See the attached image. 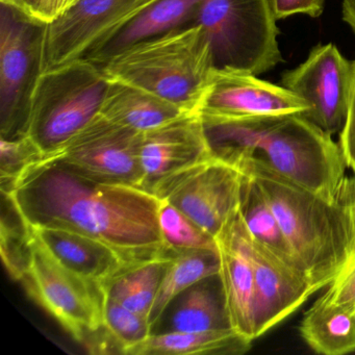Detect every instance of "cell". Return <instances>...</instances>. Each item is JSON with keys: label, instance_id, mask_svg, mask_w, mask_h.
<instances>
[{"label": "cell", "instance_id": "cell-1", "mask_svg": "<svg viewBox=\"0 0 355 355\" xmlns=\"http://www.w3.org/2000/svg\"><path fill=\"white\" fill-rule=\"evenodd\" d=\"M1 192L31 227L86 234L130 265L169 257L159 230L161 199L144 189L93 180L43 159Z\"/></svg>", "mask_w": 355, "mask_h": 355}, {"label": "cell", "instance_id": "cell-2", "mask_svg": "<svg viewBox=\"0 0 355 355\" xmlns=\"http://www.w3.org/2000/svg\"><path fill=\"white\" fill-rule=\"evenodd\" d=\"M241 166L267 199L317 292L327 288L355 246L354 193L329 200L297 186L257 157Z\"/></svg>", "mask_w": 355, "mask_h": 355}, {"label": "cell", "instance_id": "cell-3", "mask_svg": "<svg viewBox=\"0 0 355 355\" xmlns=\"http://www.w3.org/2000/svg\"><path fill=\"white\" fill-rule=\"evenodd\" d=\"M98 66L109 80L138 87L190 113L215 72L211 44L199 24L137 43Z\"/></svg>", "mask_w": 355, "mask_h": 355}, {"label": "cell", "instance_id": "cell-4", "mask_svg": "<svg viewBox=\"0 0 355 355\" xmlns=\"http://www.w3.org/2000/svg\"><path fill=\"white\" fill-rule=\"evenodd\" d=\"M332 137L303 115L286 116L268 128L254 157L297 186L336 200L354 193L355 178Z\"/></svg>", "mask_w": 355, "mask_h": 355}, {"label": "cell", "instance_id": "cell-5", "mask_svg": "<svg viewBox=\"0 0 355 355\" xmlns=\"http://www.w3.org/2000/svg\"><path fill=\"white\" fill-rule=\"evenodd\" d=\"M109 84L103 69L85 59L42 72L33 95L28 136L44 157L98 115Z\"/></svg>", "mask_w": 355, "mask_h": 355}, {"label": "cell", "instance_id": "cell-6", "mask_svg": "<svg viewBox=\"0 0 355 355\" xmlns=\"http://www.w3.org/2000/svg\"><path fill=\"white\" fill-rule=\"evenodd\" d=\"M271 0H205L193 24L205 31L215 70L261 76L282 63Z\"/></svg>", "mask_w": 355, "mask_h": 355}, {"label": "cell", "instance_id": "cell-7", "mask_svg": "<svg viewBox=\"0 0 355 355\" xmlns=\"http://www.w3.org/2000/svg\"><path fill=\"white\" fill-rule=\"evenodd\" d=\"M46 24L1 5L0 139L28 136L31 105L42 74Z\"/></svg>", "mask_w": 355, "mask_h": 355}, {"label": "cell", "instance_id": "cell-8", "mask_svg": "<svg viewBox=\"0 0 355 355\" xmlns=\"http://www.w3.org/2000/svg\"><path fill=\"white\" fill-rule=\"evenodd\" d=\"M20 282L28 294L85 347L103 329V286L61 265L32 228L28 267Z\"/></svg>", "mask_w": 355, "mask_h": 355}, {"label": "cell", "instance_id": "cell-9", "mask_svg": "<svg viewBox=\"0 0 355 355\" xmlns=\"http://www.w3.org/2000/svg\"><path fill=\"white\" fill-rule=\"evenodd\" d=\"M141 141L142 132L98 114L61 149L43 159L60 162L93 180L143 189Z\"/></svg>", "mask_w": 355, "mask_h": 355}, {"label": "cell", "instance_id": "cell-10", "mask_svg": "<svg viewBox=\"0 0 355 355\" xmlns=\"http://www.w3.org/2000/svg\"><path fill=\"white\" fill-rule=\"evenodd\" d=\"M157 0H80L47 24L42 72L84 59Z\"/></svg>", "mask_w": 355, "mask_h": 355}, {"label": "cell", "instance_id": "cell-11", "mask_svg": "<svg viewBox=\"0 0 355 355\" xmlns=\"http://www.w3.org/2000/svg\"><path fill=\"white\" fill-rule=\"evenodd\" d=\"M245 170L221 159L203 162L170 178L153 192L217 236L240 207Z\"/></svg>", "mask_w": 355, "mask_h": 355}, {"label": "cell", "instance_id": "cell-12", "mask_svg": "<svg viewBox=\"0 0 355 355\" xmlns=\"http://www.w3.org/2000/svg\"><path fill=\"white\" fill-rule=\"evenodd\" d=\"M354 61L332 43L313 47L300 65L282 74V85L309 103L304 117L328 134H340L346 121Z\"/></svg>", "mask_w": 355, "mask_h": 355}, {"label": "cell", "instance_id": "cell-13", "mask_svg": "<svg viewBox=\"0 0 355 355\" xmlns=\"http://www.w3.org/2000/svg\"><path fill=\"white\" fill-rule=\"evenodd\" d=\"M309 103L284 86L254 74L215 70L195 113L203 119L303 115Z\"/></svg>", "mask_w": 355, "mask_h": 355}, {"label": "cell", "instance_id": "cell-14", "mask_svg": "<svg viewBox=\"0 0 355 355\" xmlns=\"http://www.w3.org/2000/svg\"><path fill=\"white\" fill-rule=\"evenodd\" d=\"M246 236L254 272L255 336L259 338L300 309L317 290L304 272L253 239L247 228Z\"/></svg>", "mask_w": 355, "mask_h": 355}, {"label": "cell", "instance_id": "cell-15", "mask_svg": "<svg viewBox=\"0 0 355 355\" xmlns=\"http://www.w3.org/2000/svg\"><path fill=\"white\" fill-rule=\"evenodd\" d=\"M211 159L213 155L197 113L186 114L142 132L143 189L153 194L157 187L170 178Z\"/></svg>", "mask_w": 355, "mask_h": 355}, {"label": "cell", "instance_id": "cell-16", "mask_svg": "<svg viewBox=\"0 0 355 355\" xmlns=\"http://www.w3.org/2000/svg\"><path fill=\"white\" fill-rule=\"evenodd\" d=\"M220 273L230 326L249 340L255 336L254 272L240 207L216 236Z\"/></svg>", "mask_w": 355, "mask_h": 355}, {"label": "cell", "instance_id": "cell-17", "mask_svg": "<svg viewBox=\"0 0 355 355\" xmlns=\"http://www.w3.org/2000/svg\"><path fill=\"white\" fill-rule=\"evenodd\" d=\"M31 228L61 265L101 286L130 266L109 245L86 234L63 228Z\"/></svg>", "mask_w": 355, "mask_h": 355}, {"label": "cell", "instance_id": "cell-18", "mask_svg": "<svg viewBox=\"0 0 355 355\" xmlns=\"http://www.w3.org/2000/svg\"><path fill=\"white\" fill-rule=\"evenodd\" d=\"M205 1L157 0L84 59L101 65L137 43L190 26Z\"/></svg>", "mask_w": 355, "mask_h": 355}, {"label": "cell", "instance_id": "cell-19", "mask_svg": "<svg viewBox=\"0 0 355 355\" xmlns=\"http://www.w3.org/2000/svg\"><path fill=\"white\" fill-rule=\"evenodd\" d=\"M189 113L138 87L110 80L99 115L122 128L146 132Z\"/></svg>", "mask_w": 355, "mask_h": 355}, {"label": "cell", "instance_id": "cell-20", "mask_svg": "<svg viewBox=\"0 0 355 355\" xmlns=\"http://www.w3.org/2000/svg\"><path fill=\"white\" fill-rule=\"evenodd\" d=\"M253 340L234 328L209 331H163L151 334L126 351L128 355H242Z\"/></svg>", "mask_w": 355, "mask_h": 355}, {"label": "cell", "instance_id": "cell-21", "mask_svg": "<svg viewBox=\"0 0 355 355\" xmlns=\"http://www.w3.org/2000/svg\"><path fill=\"white\" fill-rule=\"evenodd\" d=\"M299 334L318 354H350L355 352V313L322 294L305 311Z\"/></svg>", "mask_w": 355, "mask_h": 355}, {"label": "cell", "instance_id": "cell-22", "mask_svg": "<svg viewBox=\"0 0 355 355\" xmlns=\"http://www.w3.org/2000/svg\"><path fill=\"white\" fill-rule=\"evenodd\" d=\"M172 303L175 305L168 307L171 313L166 331H209L232 328L219 275L197 282Z\"/></svg>", "mask_w": 355, "mask_h": 355}, {"label": "cell", "instance_id": "cell-23", "mask_svg": "<svg viewBox=\"0 0 355 355\" xmlns=\"http://www.w3.org/2000/svg\"><path fill=\"white\" fill-rule=\"evenodd\" d=\"M219 273V250L184 251L170 254L169 263L149 313L153 328L176 297L197 282Z\"/></svg>", "mask_w": 355, "mask_h": 355}, {"label": "cell", "instance_id": "cell-24", "mask_svg": "<svg viewBox=\"0 0 355 355\" xmlns=\"http://www.w3.org/2000/svg\"><path fill=\"white\" fill-rule=\"evenodd\" d=\"M170 257L126 266L103 284L105 296L148 318Z\"/></svg>", "mask_w": 355, "mask_h": 355}, {"label": "cell", "instance_id": "cell-25", "mask_svg": "<svg viewBox=\"0 0 355 355\" xmlns=\"http://www.w3.org/2000/svg\"><path fill=\"white\" fill-rule=\"evenodd\" d=\"M245 173L246 175L243 182L241 193L240 213L249 234L253 239L273 251L288 265L305 273L304 269L286 241L278 223L277 218L261 189L246 170Z\"/></svg>", "mask_w": 355, "mask_h": 355}, {"label": "cell", "instance_id": "cell-26", "mask_svg": "<svg viewBox=\"0 0 355 355\" xmlns=\"http://www.w3.org/2000/svg\"><path fill=\"white\" fill-rule=\"evenodd\" d=\"M159 223L168 255L184 251H218L215 236L165 199H161Z\"/></svg>", "mask_w": 355, "mask_h": 355}, {"label": "cell", "instance_id": "cell-27", "mask_svg": "<svg viewBox=\"0 0 355 355\" xmlns=\"http://www.w3.org/2000/svg\"><path fill=\"white\" fill-rule=\"evenodd\" d=\"M1 193V257L11 277L20 282L28 267L31 228L18 213L9 195Z\"/></svg>", "mask_w": 355, "mask_h": 355}, {"label": "cell", "instance_id": "cell-28", "mask_svg": "<svg viewBox=\"0 0 355 355\" xmlns=\"http://www.w3.org/2000/svg\"><path fill=\"white\" fill-rule=\"evenodd\" d=\"M103 325L120 347L121 354L153 334L148 318L107 296L103 305Z\"/></svg>", "mask_w": 355, "mask_h": 355}, {"label": "cell", "instance_id": "cell-29", "mask_svg": "<svg viewBox=\"0 0 355 355\" xmlns=\"http://www.w3.org/2000/svg\"><path fill=\"white\" fill-rule=\"evenodd\" d=\"M44 153L28 136L14 140L0 139L1 188L13 184L26 170L42 161Z\"/></svg>", "mask_w": 355, "mask_h": 355}, {"label": "cell", "instance_id": "cell-30", "mask_svg": "<svg viewBox=\"0 0 355 355\" xmlns=\"http://www.w3.org/2000/svg\"><path fill=\"white\" fill-rule=\"evenodd\" d=\"M323 295L331 302L355 313V246Z\"/></svg>", "mask_w": 355, "mask_h": 355}, {"label": "cell", "instance_id": "cell-31", "mask_svg": "<svg viewBox=\"0 0 355 355\" xmlns=\"http://www.w3.org/2000/svg\"><path fill=\"white\" fill-rule=\"evenodd\" d=\"M338 144L342 149L348 169L355 175V61L354 76L352 88L349 98L348 111L346 121L338 134Z\"/></svg>", "mask_w": 355, "mask_h": 355}, {"label": "cell", "instance_id": "cell-32", "mask_svg": "<svg viewBox=\"0 0 355 355\" xmlns=\"http://www.w3.org/2000/svg\"><path fill=\"white\" fill-rule=\"evenodd\" d=\"M326 0H271L276 20L286 19L296 14L318 18L323 14Z\"/></svg>", "mask_w": 355, "mask_h": 355}, {"label": "cell", "instance_id": "cell-33", "mask_svg": "<svg viewBox=\"0 0 355 355\" xmlns=\"http://www.w3.org/2000/svg\"><path fill=\"white\" fill-rule=\"evenodd\" d=\"M78 1L80 0H39L35 19L46 26L53 24L65 15Z\"/></svg>", "mask_w": 355, "mask_h": 355}, {"label": "cell", "instance_id": "cell-34", "mask_svg": "<svg viewBox=\"0 0 355 355\" xmlns=\"http://www.w3.org/2000/svg\"><path fill=\"white\" fill-rule=\"evenodd\" d=\"M38 3L39 0H0V5L13 8L33 19L36 17Z\"/></svg>", "mask_w": 355, "mask_h": 355}, {"label": "cell", "instance_id": "cell-35", "mask_svg": "<svg viewBox=\"0 0 355 355\" xmlns=\"http://www.w3.org/2000/svg\"><path fill=\"white\" fill-rule=\"evenodd\" d=\"M343 20L355 34V0H343Z\"/></svg>", "mask_w": 355, "mask_h": 355}, {"label": "cell", "instance_id": "cell-36", "mask_svg": "<svg viewBox=\"0 0 355 355\" xmlns=\"http://www.w3.org/2000/svg\"><path fill=\"white\" fill-rule=\"evenodd\" d=\"M353 214H354V223H355V186H354V198H353Z\"/></svg>", "mask_w": 355, "mask_h": 355}]
</instances>
